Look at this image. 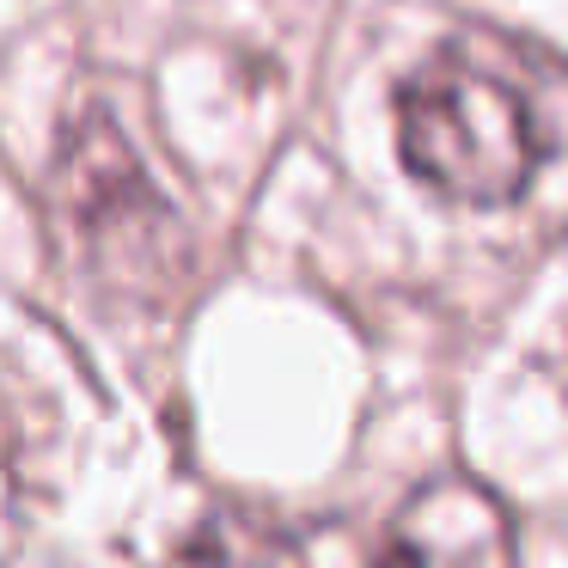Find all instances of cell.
Listing matches in <instances>:
<instances>
[{"label": "cell", "mask_w": 568, "mask_h": 568, "mask_svg": "<svg viewBox=\"0 0 568 568\" xmlns=\"http://www.w3.org/2000/svg\"><path fill=\"white\" fill-rule=\"evenodd\" d=\"M379 568H514V526L470 477H434L397 507Z\"/></svg>", "instance_id": "3"}, {"label": "cell", "mask_w": 568, "mask_h": 568, "mask_svg": "<svg viewBox=\"0 0 568 568\" xmlns=\"http://www.w3.org/2000/svg\"><path fill=\"white\" fill-rule=\"evenodd\" d=\"M55 202L68 233L80 239L92 275L123 294H165L190 270V239L153 178L141 172L135 148L104 111H87L62 135L55 160Z\"/></svg>", "instance_id": "2"}, {"label": "cell", "mask_w": 568, "mask_h": 568, "mask_svg": "<svg viewBox=\"0 0 568 568\" xmlns=\"http://www.w3.org/2000/svg\"><path fill=\"white\" fill-rule=\"evenodd\" d=\"M397 153L409 178L446 202H514L531 184L538 135L531 116L495 74L465 55H434L397 87Z\"/></svg>", "instance_id": "1"}]
</instances>
